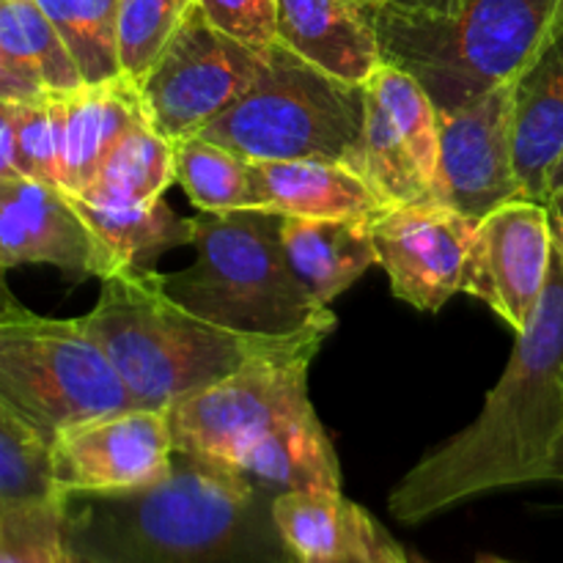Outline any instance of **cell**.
Instances as JSON below:
<instances>
[{
  "instance_id": "6da1fadb",
  "label": "cell",
  "mask_w": 563,
  "mask_h": 563,
  "mask_svg": "<svg viewBox=\"0 0 563 563\" xmlns=\"http://www.w3.org/2000/svg\"><path fill=\"white\" fill-rule=\"evenodd\" d=\"M563 484V258L553 253L537 317L509 366L462 432L429 451L388 498L396 522L418 526L478 495Z\"/></svg>"
},
{
  "instance_id": "7a4b0ae2",
  "label": "cell",
  "mask_w": 563,
  "mask_h": 563,
  "mask_svg": "<svg viewBox=\"0 0 563 563\" xmlns=\"http://www.w3.org/2000/svg\"><path fill=\"white\" fill-rule=\"evenodd\" d=\"M273 500L242 473L176 451L165 482L69 498L66 542L91 563H289Z\"/></svg>"
},
{
  "instance_id": "3957f363",
  "label": "cell",
  "mask_w": 563,
  "mask_h": 563,
  "mask_svg": "<svg viewBox=\"0 0 563 563\" xmlns=\"http://www.w3.org/2000/svg\"><path fill=\"white\" fill-rule=\"evenodd\" d=\"M319 346H295L247 366L168 410L181 454L225 465L273 489H341L333 443L308 399Z\"/></svg>"
},
{
  "instance_id": "277c9868",
  "label": "cell",
  "mask_w": 563,
  "mask_h": 563,
  "mask_svg": "<svg viewBox=\"0 0 563 563\" xmlns=\"http://www.w3.org/2000/svg\"><path fill=\"white\" fill-rule=\"evenodd\" d=\"M196 262L163 275V289L203 322L275 344H324L335 313L306 289L280 240L284 214L269 209L192 218Z\"/></svg>"
},
{
  "instance_id": "5b68a950",
  "label": "cell",
  "mask_w": 563,
  "mask_h": 563,
  "mask_svg": "<svg viewBox=\"0 0 563 563\" xmlns=\"http://www.w3.org/2000/svg\"><path fill=\"white\" fill-rule=\"evenodd\" d=\"M80 319L135 405L148 410H170L269 352L322 346L275 344L214 328L165 295L157 269H119L102 278L97 306Z\"/></svg>"
},
{
  "instance_id": "8992f818",
  "label": "cell",
  "mask_w": 563,
  "mask_h": 563,
  "mask_svg": "<svg viewBox=\"0 0 563 563\" xmlns=\"http://www.w3.org/2000/svg\"><path fill=\"white\" fill-rule=\"evenodd\" d=\"M563 20V0H460L451 14L374 16L385 64L410 71L438 110L515 82Z\"/></svg>"
},
{
  "instance_id": "52a82bcc",
  "label": "cell",
  "mask_w": 563,
  "mask_h": 563,
  "mask_svg": "<svg viewBox=\"0 0 563 563\" xmlns=\"http://www.w3.org/2000/svg\"><path fill=\"white\" fill-rule=\"evenodd\" d=\"M363 126L366 86L275 42L264 49L253 86L201 135L245 159H330L366 176Z\"/></svg>"
},
{
  "instance_id": "ba28073f",
  "label": "cell",
  "mask_w": 563,
  "mask_h": 563,
  "mask_svg": "<svg viewBox=\"0 0 563 563\" xmlns=\"http://www.w3.org/2000/svg\"><path fill=\"white\" fill-rule=\"evenodd\" d=\"M0 401L53 440L137 407L82 319L38 317L9 291L0 311Z\"/></svg>"
},
{
  "instance_id": "9c48e42d",
  "label": "cell",
  "mask_w": 563,
  "mask_h": 563,
  "mask_svg": "<svg viewBox=\"0 0 563 563\" xmlns=\"http://www.w3.org/2000/svg\"><path fill=\"white\" fill-rule=\"evenodd\" d=\"M264 49L214 27L198 0L135 82L154 130L170 143L201 135L256 80Z\"/></svg>"
},
{
  "instance_id": "30bf717a",
  "label": "cell",
  "mask_w": 563,
  "mask_h": 563,
  "mask_svg": "<svg viewBox=\"0 0 563 563\" xmlns=\"http://www.w3.org/2000/svg\"><path fill=\"white\" fill-rule=\"evenodd\" d=\"M478 218L449 203L388 207L368 218L377 264L390 289L418 311H440L462 291Z\"/></svg>"
},
{
  "instance_id": "8fae6325",
  "label": "cell",
  "mask_w": 563,
  "mask_h": 563,
  "mask_svg": "<svg viewBox=\"0 0 563 563\" xmlns=\"http://www.w3.org/2000/svg\"><path fill=\"white\" fill-rule=\"evenodd\" d=\"M555 242L548 207L515 198L478 220L462 291L487 302L515 333L531 324L550 280Z\"/></svg>"
},
{
  "instance_id": "7c38bea8",
  "label": "cell",
  "mask_w": 563,
  "mask_h": 563,
  "mask_svg": "<svg viewBox=\"0 0 563 563\" xmlns=\"http://www.w3.org/2000/svg\"><path fill=\"white\" fill-rule=\"evenodd\" d=\"M168 410H132L97 418L55 440V478L66 498L152 487L174 471Z\"/></svg>"
},
{
  "instance_id": "4fadbf2b",
  "label": "cell",
  "mask_w": 563,
  "mask_h": 563,
  "mask_svg": "<svg viewBox=\"0 0 563 563\" xmlns=\"http://www.w3.org/2000/svg\"><path fill=\"white\" fill-rule=\"evenodd\" d=\"M515 82L462 108L438 110L440 201L471 218L526 198L515 168Z\"/></svg>"
},
{
  "instance_id": "5bb4252c",
  "label": "cell",
  "mask_w": 563,
  "mask_h": 563,
  "mask_svg": "<svg viewBox=\"0 0 563 563\" xmlns=\"http://www.w3.org/2000/svg\"><path fill=\"white\" fill-rule=\"evenodd\" d=\"M53 264L75 280H102L108 262L64 187L0 176V267Z\"/></svg>"
},
{
  "instance_id": "9a60e30c",
  "label": "cell",
  "mask_w": 563,
  "mask_h": 563,
  "mask_svg": "<svg viewBox=\"0 0 563 563\" xmlns=\"http://www.w3.org/2000/svg\"><path fill=\"white\" fill-rule=\"evenodd\" d=\"M275 526L297 559L388 563L401 550L341 489H289L273 500Z\"/></svg>"
},
{
  "instance_id": "2e32d148",
  "label": "cell",
  "mask_w": 563,
  "mask_h": 563,
  "mask_svg": "<svg viewBox=\"0 0 563 563\" xmlns=\"http://www.w3.org/2000/svg\"><path fill=\"white\" fill-rule=\"evenodd\" d=\"M58 97V152L60 187L82 196L97 176L110 148L141 121H148L135 80H115L82 86ZM152 124V121H148Z\"/></svg>"
},
{
  "instance_id": "e0dca14e",
  "label": "cell",
  "mask_w": 563,
  "mask_h": 563,
  "mask_svg": "<svg viewBox=\"0 0 563 563\" xmlns=\"http://www.w3.org/2000/svg\"><path fill=\"white\" fill-rule=\"evenodd\" d=\"M563 157V20L515 82V168L522 196L548 203Z\"/></svg>"
},
{
  "instance_id": "ac0fdd59",
  "label": "cell",
  "mask_w": 563,
  "mask_h": 563,
  "mask_svg": "<svg viewBox=\"0 0 563 563\" xmlns=\"http://www.w3.org/2000/svg\"><path fill=\"white\" fill-rule=\"evenodd\" d=\"M278 42L319 69L366 86L383 64L372 20L355 0H275Z\"/></svg>"
},
{
  "instance_id": "d6986e66",
  "label": "cell",
  "mask_w": 563,
  "mask_h": 563,
  "mask_svg": "<svg viewBox=\"0 0 563 563\" xmlns=\"http://www.w3.org/2000/svg\"><path fill=\"white\" fill-rule=\"evenodd\" d=\"M258 209L291 218H372L385 201L350 165L330 159H251Z\"/></svg>"
},
{
  "instance_id": "ffe728a7",
  "label": "cell",
  "mask_w": 563,
  "mask_h": 563,
  "mask_svg": "<svg viewBox=\"0 0 563 563\" xmlns=\"http://www.w3.org/2000/svg\"><path fill=\"white\" fill-rule=\"evenodd\" d=\"M86 86L36 0H0V99L31 102Z\"/></svg>"
},
{
  "instance_id": "44dd1931",
  "label": "cell",
  "mask_w": 563,
  "mask_h": 563,
  "mask_svg": "<svg viewBox=\"0 0 563 563\" xmlns=\"http://www.w3.org/2000/svg\"><path fill=\"white\" fill-rule=\"evenodd\" d=\"M286 256L297 278L330 306L344 295L372 264H377L368 218H291L284 214L280 223Z\"/></svg>"
},
{
  "instance_id": "7402d4cb",
  "label": "cell",
  "mask_w": 563,
  "mask_h": 563,
  "mask_svg": "<svg viewBox=\"0 0 563 563\" xmlns=\"http://www.w3.org/2000/svg\"><path fill=\"white\" fill-rule=\"evenodd\" d=\"M69 198L97 236L108 262V275L119 269H154V262L163 253L192 245V218H179L163 198L126 207H99L71 192Z\"/></svg>"
},
{
  "instance_id": "603a6c76",
  "label": "cell",
  "mask_w": 563,
  "mask_h": 563,
  "mask_svg": "<svg viewBox=\"0 0 563 563\" xmlns=\"http://www.w3.org/2000/svg\"><path fill=\"white\" fill-rule=\"evenodd\" d=\"M176 179L174 143L148 121L132 126L99 165L97 176L80 198L99 207H126L163 198Z\"/></svg>"
},
{
  "instance_id": "cb8c5ba5",
  "label": "cell",
  "mask_w": 563,
  "mask_h": 563,
  "mask_svg": "<svg viewBox=\"0 0 563 563\" xmlns=\"http://www.w3.org/2000/svg\"><path fill=\"white\" fill-rule=\"evenodd\" d=\"M176 181L201 212H242L258 209L251 159L203 135L174 143Z\"/></svg>"
},
{
  "instance_id": "d4e9b609",
  "label": "cell",
  "mask_w": 563,
  "mask_h": 563,
  "mask_svg": "<svg viewBox=\"0 0 563 563\" xmlns=\"http://www.w3.org/2000/svg\"><path fill=\"white\" fill-rule=\"evenodd\" d=\"M58 97L0 99V176H25L60 187Z\"/></svg>"
},
{
  "instance_id": "484cf974",
  "label": "cell",
  "mask_w": 563,
  "mask_h": 563,
  "mask_svg": "<svg viewBox=\"0 0 563 563\" xmlns=\"http://www.w3.org/2000/svg\"><path fill=\"white\" fill-rule=\"evenodd\" d=\"M66 500L55 478V440L0 401V506Z\"/></svg>"
},
{
  "instance_id": "4316f807",
  "label": "cell",
  "mask_w": 563,
  "mask_h": 563,
  "mask_svg": "<svg viewBox=\"0 0 563 563\" xmlns=\"http://www.w3.org/2000/svg\"><path fill=\"white\" fill-rule=\"evenodd\" d=\"M60 33L88 86L124 77L119 60L121 0H36Z\"/></svg>"
},
{
  "instance_id": "83f0119b",
  "label": "cell",
  "mask_w": 563,
  "mask_h": 563,
  "mask_svg": "<svg viewBox=\"0 0 563 563\" xmlns=\"http://www.w3.org/2000/svg\"><path fill=\"white\" fill-rule=\"evenodd\" d=\"M363 165L368 185L377 190L385 207H412V203H440L438 192L418 168L410 146L390 115L366 88V126H363Z\"/></svg>"
},
{
  "instance_id": "f1b7e54d",
  "label": "cell",
  "mask_w": 563,
  "mask_h": 563,
  "mask_svg": "<svg viewBox=\"0 0 563 563\" xmlns=\"http://www.w3.org/2000/svg\"><path fill=\"white\" fill-rule=\"evenodd\" d=\"M366 88L379 99L399 135L410 146L421 174L440 198V115L427 88L410 71L385 60L368 77Z\"/></svg>"
},
{
  "instance_id": "f546056e",
  "label": "cell",
  "mask_w": 563,
  "mask_h": 563,
  "mask_svg": "<svg viewBox=\"0 0 563 563\" xmlns=\"http://www.w3.org/2000/svg\"><path fill=\"white\" fill-rule=\"evenodd\" d=\"M69 498L0 506V563H60L66 555Z\"/></svg>"
},
{
  "instance_id": "4dcf8cb0",
  "label": "cell",
  "mask_w": 563,
  "mask_h": 563,
  "mask_svg": "<svg viewBox=\"0 0 563 563\" xmlns=\"http://www.w3.org/2000/svg\"><path fill=\"white\" fill-rule=\"evenodd\" d=\"M196 0H121L119 60L130 80H141Z\"/></svg>"
},
{
  "instance_id": "1f68e13d",
  "label": "cell",
  "mask_w": 563,
  "mask_h": 563,
  "mask_svg": "<svg viewBox=\"0 0 563 563\" xmlns=\"http://www.w3.org/2000/svg\"><path fill=\"white\" fill-rule=\"evenodd\" d=\"M214 27L229 36L267 49L278 42V3L275 0H198Z\"/></svg>"
},
{
  "instance_id": "d6a6232c",
  "label": "cell",
  "mask_w": 563,
  "mask_h": 563,
  "mask_svg": "<svg viewBox=\"0 0 563 563\" xmlns=\"http://www.w3.org/2000/svg\"><path fill=\"white\" fill-rule=\"evenodd\" d=\"M368 20L374 16H434L451 14L460 0H355Z\"/></svg>"
},
{
  "instance_id": "836d02e7",
  "label": "cell",
  "mask_w": 563,
  "mask_h": 563,
  "mask_svg": "<svg viewBox=\"0 0 563 563\" xmlns=\"http://www.w3.org/2000/svg\"><path fill=\"white\" fill-rule=\"evenodd\" d=\"M544 207H548V214H550V229H553L555 251H559L563 258V190L550 192V198Z\"/></svg>"
},
{
  "instance_id": "e575fe53",
  "label": "cell",
  "mask_w": 563,
  "mask_h": 563,
  "mask_svg": "<svg viewBox=\"0 0 563 563\" xmlns=\"http://www.w3.org/2000/svg\"><path fill=\"white\" fill-rule=\"evenodd\" d=\"M553 190H563V157H561V163L555 165L553 179H550V192H553Z\"/></svg>"
},
{
  "instance_id": "d590c367",
  "label": "cell",
  "mask_w": 563,
  "mask_h": 563,
  "mask_svg": "<svg viewBox=\"0 0 563 563\" xmlns=\"http://www.w3.org/2000/svg\"><path fill=\"white\" fill-rule=\"evenodd\" d=\"M60 563H91L88 559H82L80 553H77V550H71V548H66V555H64V561Z\"/></svg>"
},
{
  "instance_id": "8d00e7d4",
  "label": "cell",
  "mask_w": 563,
  "mask_h": 563,
  "mask_svg": "<svg viewBox=\"0 0 563 563\" xmlns=\"http://www.w3.org/2000/svg\"><path fill=\"white\" fill-rule=\"evenodd\" d=\"M289 563H363V561H317V559H297V555H291Z\"/></svg>"
},
{
  "instance_id": "74e56055",
  "label": "cell",
  "mask_w": 563,
  "mask_h": 563,
  "mask_svg": "<svg viewBox=\"0 0 563 563\" xmlns=\"http://www.w3.org/2000/svg\"><path fill=\"white\" fill-rule=\"evenodd\" d=\"M476 563H511V561H504V559H495V555H484V559H478Z\"/></svg>"
},
{
  "instance_id": "f35d334b",
  "label": "cell",
  "mask_w": 563,
  "mask_h": 563,
  "mask_svg": "<svg viewBox=\"0 0 563 563\" xmlns=\"http://www.w3.org/2000/svg\"><path fill=\"white\" fill-rule=\"evenodd\" d=\"M388 563H407V559H405V553H399V555H394V559H390Z\"/></svg>"
}]
</instances>
